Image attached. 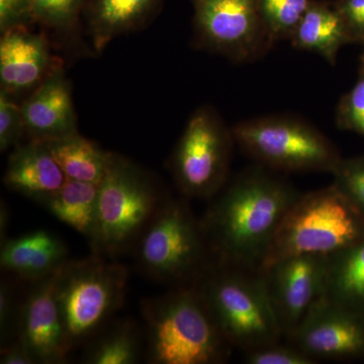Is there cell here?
<instances>
[{
  "instance_id": "cell-7",
  "label": "cell",
  "mask_w": 364,
  "mask_h": 364,
  "mask_svg": "<svg viewBox=\"0 0 364 364\" xmlns=\"http://www.w3.org/2000/svg\"><path fill=\"white\" fill-rule=\"evenodd\" d=\"M128 279L124 265L93 252L61 268L57 298L73 351L114 320L124 306Z\"/></svg>"
},
{
  "instance_id": "cell-25",
  "label": "cell",
  "mask_w": 364,
  "mask_h": 364,
  "mask_svg": "<svg viewBox=\"0 0 364 364\" xmlns=\"http://www.w3.org/2000/svg\"><path fill=\"white\" fill-rule=\"evenodd\" d=\"M26 282L4 273L0 280V346L18 337Z\"/></svg>"
},
{
  "instance_id": "cell-28",
  "label": "cell",
  "mask_w": 364,
  "mask_h": 364,
  "mask_svg": "<svg viewBox=\"0 0 364 364\" xmlns=\"http://www.w3.org/2000/svg\"><path fill=\"white\" fill-rule=\"evenodd\" d=\"M26 135L25 119L21 105L11 100L6 91L0 92V150L1 152L20 145Z\"/></svg>"
},
{
  "instance_id": "cell-14",
  "label": "cell",
  "mask_w": 364,
  "mask_h": 364,
  "mask_svg": "<svg viewBox=\"0 0 364 364\" xmlns=\"http://www.w3.org/2000/svg\"><path fill=\"white\" fill-rule=\"evenodd\" d=\"M21 109L30 141L49 142L78 133L70 83L61 66L36 87Z\"/></svg>"
},
{
  "instance_id": "cell-24",
  "label": "cell",
  "mask_w": 364,
  "mask_h": 364,
  "mask_svg": "<svg viewBox=\"0 0 364 364\" xmlns=\"http://www.w3.org/2000/svg\"><path fill=\"white\" fill-rule=\"evenodd\" d=\"M311 0H260L263 25L272 45L289 39L305 14Z\"/></svg>"
},
{
  "instance_id": "cell-2",
  "label": "cell",
  "mask_w": 364,
  "mask_h": 364,
  "mask_svg": "<svg viewBox=\"0 0 364 364\" xmlns=\"http://www.w3.org/2000/svg\"><path fill=\"white\" fill-rule=\"evenodd\" d=\"M146 358L153 364H220L234 347L215 324L193 284L144 299Z\"/></svg>"
},
{
  "instance_id": "cell-13",
  "label": "cell",
  "mask_w": 364,
  "mask_h": 364,
  "mask_svg": "<svg viewBox=\"0 0 364 364\" xmlns=\"http://www.w3.org/2000/svg\"><path fill=\"white\" fill-rule=\"evenodd\" d=\"M60 270L26 284L23 294L18 338L37 363H64L73 352L57 298Z\"/></svg>"
},
{
  "instance_id": "cell-34",
  "label": "cell",
  "mask_w": 364,
  "mask_h": 364,
  "mask_svg": "<svg viewBox=\"0 0 364 364\" xmlns=\"http://www.w3.org/2000/svg\"><path fill=\"white\" fill-rule=\"evenodd\" d=\"M9 208L4 200H1V207H0V241L4 243L6 240L7 226L9 223Z\"/></svg>"
},
{
  "instance_id": "cell-10",
  "label": "cell",
  "mask_w": 364,
  "mask_h": 364,
  "mask_svg": "<svg viewBox=\"0 0 364 364\" xmlns=\"http://www.w3.org/2000/svg\"><path fill=\"white\" fill-rule=\"evenodd\" d=\"M198 45L244 63L272 49L260 0H191Z\"/></svg>"
},
{
  "instance_id": "cell-31",
  "label": "cell",
  "mask_w": 364,
  "mask_h": 364,
  "mask_svg": "<svg viewBox=\"0 0 364 364\" xmlns=\"http://www.w3.org/2000/svg\"><path fill=\"white\" fill-rule=\"evenodd\" d=\"M36 23L31 0H0V30L1 33Z\"/></svg>"
},
{
  "instance_id": "cell-22",
  "label": "cell",
  "mask_w": 364,
  "mask_h": 364,
  "mask_svg": "<svg viewBox=\"0 0 364 364\" xmlns=\"http://www.w3.org/2000/svg\"><path fill=\"white\" fill-rule=\"evenodd\" d=\"M100 184L67 179L41 205L90 240L97 220Z\"/></svg>"
},
{
  "instance_id": "cell-32",
  "label": "cell",
  "mask_w": 364,
  "mask_h": 364,
  "mask_svg": "<svg viewBox=\"0 0 364 364\" xmlns=\"http://www.w3.org/2000/svg\"><path fill=\"white\" fill-rule=\"evenodd\" d=\"M350 42H364V0H339L335 4Z\"/></svg>"
},
{
  "instance_id": "cell-3",
  "label": "cell",
  "mask_w": 364,
  "mask_h": 364,
  "mask_svg": "<svg viewBox=\"0 0 364 364\" xmlns=\"http://www.w3.org/2000/svg\"><path fill=\"white\" fill-rule=\"evenodd\" d=\"M170 198L150 173L112 153L100 183L97 220L88 240L92 252L109 258L132 253Z\"/></svg>"
},
{
  "instance_id": "cell-26",
  "label": "cell",
  "mask_w": 364,
  "mask_h": 364,
  "mask_svg": "<svg viewBox=\"0 0 364 364\" xmlns=\"http://www.w3.org/2000/svg\"><path fill=\"white\" fill-rule=\"evenodd\" d=\"M86 0H31L36 23L57 32L75 28Z\"/></svg>"
},
{
  "instance_id": "cell-11",
  "label": "cell",
  "mask_w": 364,
  "mask_h": 364,
  "mask_svg": "<svg viewBox=\"0 0 364 364\" xmlns=\"http://www.w3.org/2000/svg\"><path fill=\"white\" fill-rule=\"evenodd\" d=\"M327 256L296 255L259 270L284 338L324 293Z\"/></svg>"
},
{
  "instance_id": "cell-9",
  "label": "cell",
  "mask_w": 364,
  "mask_h": 364,
  "mask_svg": "<svg viewBox=\"0 0 364 364\" xmlns=\"http://www.w3.org/2000/svg\"><path fill=\"white\" fill-rule=\"evenodd\" d=\"M235 138L221 117L210 107H202L191 117L169 168L182 196L212 200L230 179Z\"/></svg>"
},
{
  "instance_id": "cell-23",
  "label": "cell",
  "mask_w": 364,
  "mask_h": 364,
  "mask_svg": "<svg viewBox=\"0 0 364 364\" xmlns=\"http://www.w3.org/2000/svg\"><path fill=\"white\" fill-rule=\"evenodd\" d=\"M83 348V363H136L142 348L140 331L136 323L128 318L112 320Z\"/></svg>"
},
{
  "instance_id": "cell-12",
  "label": "cell",
  "mask_w": 364,
  "mask_h": 364,
  "mask_svg": "<svg viewBox=\"0 0 364 364\" xmlns=\"http://www.w3.org/2000/svg\"><path fill=\"white\" fill-rule=\"evenodd\" d=\"M287 340L316 361L364 356V317L318 299Z\"/></svg>"
},
{
  "instance_id": "cell-27",
  "label": "cell",
  "mask_w": 364,
  "mask_h": 364,
  "mask_svg": "<svg viewBox=\"0 0 364 364\" xmlns=\"http://www.w3.org/2000/svg\"><path fill=\"white\" fill-rule=\"evenodd\" d=\"M331 174L332 184L364 214V156L341 158Z\"/></svg>"
},
{
  "instance_id": "cell-33",
  "label": "cell",
  "mask_w": 364,
  "mask_h": 364,
  "mask_svg": "<svg viewBox=\"0 0 364 364\" xmlns=\"http://www.w3.org/2000/svg\"><path fill=\"white\" fill-rule=\"evenodd\" d=\"M0 363L36 364L37 363L25 342L20 338H16L4 346H0Z\"/></svg>"
},
{
  "instance_id": "cell-6",
  "label": "cell",
  "mask_w": 364,
  "mask_h": 364,
  "mask_svg": "<svg viewBox=\"0 0 364 364\" xmlns=\"http://www.w3.org/2000/svg\"><path fill=\"white\" fill-rule=\"evenodd\" d=\"M188 200L171 196L132 251L144 275L170 287L193 284L215 262Z\"/></svg>"
},
{
  "instance_id": "cell-4",
  "label": "cell",
  "mask_w": 364,
  "mask_h": 364,
  "mask_svg": "<svg viewBox=\"0 0 364 364\" xmlns=\"http://www.w3.org/2000/svg\"><path fill=\"white\" fill-rule=\"evenodd\" d=\"M191 284L234 348L247 352L284 338L259 272L214 262Z\"/></svg>"
},
{
  "instance_id": "cell-30",
  "label": "cell",
  "mask_w": 364,
  "mask_h": 364,
  "mask_svg": "<svg viewBox=\"0 0 364 364\" xmlns=\"http://www.w3.org/2000/svg\"><path fill=\"white\" fill-rule=\"evenodd\" d=\"M336 122L339 128L364 136V68L355 85L340 100Z\"/></svg>"
},
{
  "instance_id": "cell-29",
  "label": "cell",
  "mask_w": 364,
  "mask_h": 364,
  "mask_svg": "<svg viewBox=\"0 0 364 364\" xmlns=\"http://www.w3.org/2000/svg\"><path fill=\"white\" fill-rule=\"evenodd\" d=\"M244 360L248 364H315L317 361L291 342L282 341L265 345L244 352Z\"/></svg>"
},
{
  "instance_id": "cell-1",
  "label": "cell",
  "mask_w": 364,
  "mask_h": 364,
  "mask_svg": "<svg viewBox=\"0 0 364 364\" xmlns=\"http://www.w3.org/2000/svg\"><path fill=\"white\" fill-rule=\"evenodd\" d=\"M299 195L279 172L258 164L229 179L200 218L215 262L259 272Z\"/></svg>"
},
{
  "instance_id": "cell-15",
  "label": "cell",
  "mask_w": 364,
  "mask_h": 364,
  "mask_svg": "<svg viewBox=\"0 0 364 364\" xmlns=\"http://www.w3.org/2000/svg\"><path fill=\"white\" fill-rule=\"evenodd\" d=\"M58 66L53 64L44 36L18 26L2 33L0 40V83L9 95L37 87Z\"/></svg>"
},
{
  "instance_id": "cell-20",
  "label": "cell",
  "mask_w": 364,
  "mask_h": 364,
  "mask_svg": "<svg viewBox=\"0 0 364 364\" xmlns=\"http://www.w3.org/2000/svg\"><path fill=\"white\" fill-rule=\"evenodd\" d=\"M160 2L161 0H92L90 25L97 51H102L114 38L142 26Z\"/></svg>"
},
{
  "instance_id": "cell-19",
  "label": "cell",
  "mask_w": 364,
  "mask_h": 364,
  "mask_svg": "<svg viewBox=\"0 0 364 364\" xmlns=\"http://www.w3.org/2000/svg\"><path fill=\"white\" fill-rule=\"evenodd\" d=\"M323 296L364 317V239L327 256Z\"/></svg>"
},
{
  "instance_id": "cell-17",
  "label": "cell",
  "mask_w": 364,
  "mask_h": 364,
  "mask_svg": "<svg viewBox=\"0 0 364 364\" xmlns=\"http://www.w3.org/2000/svg\"><path fill=\"white\" fill-rule=\"evenodd\" d=\"M67 181L44 142L28 141L14 148L7 163L4 184L16 193L42 203Z\"/></svg>"
},
{
  "instance_id": "cell-8",
  "label": "cell",
  "mask_w": 364,
  "mask_h": 364,
  "mask_svg": "<svg viewBox=\"0 0 364 364\" xmlns=\"http://www.w3.org/2000/svg\"><path fill=\"white\" fill-rule=\"evenodd\" d=\"M235 142L255 164L275 172L332 173L341 156L334 144L301 117H254L232 129Z\"/></svg>"
},
{
  "instance_id": "cell-18",
  "label": "cell",
  "mask_w": 364,
  "mask_h": 364,
  "mask_svg": "<svg viewBox=\"0 0 364 364\" xmlns=\"http://www.w3.org/2000/svg\"><path fill=\"white\" fill-rule=\"evenodd\" d=\"M289 40L294 48L317 53L330 64L336 62L340 48L350 43L335 4L312 0Z\"/></svg>"
},
{
  "instance_id": "cell-16",
  "label": "cell",
  "mask_w": 364,
  "mask_h": 364,
  "mask_svg": "<svg viewBox=\"0 0 364 364\" xmlns=\"http://www.w3.org/2000/svg\"><path fill=\"white\" fill-rule=\"evenodd\" d=\"M68 249L52 232L37 230L1 243L2 273L30 284L59 272L65 265Z\"/></svg>"
},
{
  "instance_id": "cell-21",
  "label": "cell",
  "mask_w": 364,
  "mask_h": 364,
  "mask_svg": "<svg viewBox=\"0 0 364 364\" xmlns=\"http://www.w3.org/2000/svg\"><path fill=\"white\" fill-rule=\"evenodd\" d=\"M44 143L67 179L98 184L102 182L109 167L111 152L100 149L78 133Z\"/></svg>"
},
{
  "instance_id": "cell-5",
  "label": "cell",
  "mask_w": 364,
  "mask_h": 364,
  "mask_svg": "<svg viewBox=\"0 0 364 364\" xmlns=\"http://www.w3.org/2000/svg\"><path fill=\"white\" fill-rule=\"evenodd\" d=\"M363 239V213L331 184L298 196L259 270L289 256L332 255Z\"/></svg>"
}]
</instances>
